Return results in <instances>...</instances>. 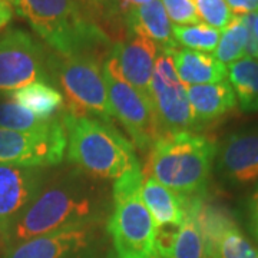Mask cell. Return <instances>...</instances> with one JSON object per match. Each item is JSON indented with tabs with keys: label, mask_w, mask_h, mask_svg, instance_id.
Instances as JSON below:
<instances>
[{
	"label": "cell",
	"mask_w": 258,
	"mask_h": 258,
	"mask_svg": "<svg viewBox=\"0 0 258 258\" xmlns=\"http://www.w3.org/2000/svg\"><path fill=\"white\" fill-rule=\"evenodd\" d=\"M13 6L10 0H0V30L9 25V22L13 18Z\"/></svg>",
	"instance_id": "obj_31"
},
{
	"label": "cell",
	"mask_w": 258,
	"mask_h": 258,
	"mask_svg": "<svg viewBox=\"0 0 258 258\" xmlns=\"http://www.w3.org/2000/svg\"><path fill=\"white\" fill-rule=\"evenodd\" d=\"M102 74L113 119L119 120L135 147L141 151H149L158 137L162 135L151 99L142 96L122 78L118 63L111 53L102 66Z\"/></svg>",
	"instance_id": "obj_7"
},
{
	"label": "cell",
	"mask_w": 258,
	"mask_h": 258,
	"mask_svg": "<svg viewBox=\"0 0 258 258\" xmlns=\"http://www.w3.org/2000/svg\"><path fill=\"white\" fill-rule=\"evenodd\" d=\"M9 99L45 120L56 118L64 108V96L52 83L47 82L30 83L10 93Z\"/></svg>",
	"instance_id": "obj_19"
},
{
	"label": "cell",
	"mask_w": 258,
	"mask_h": 258,
	"mask_svg": "<svg viewBox=\"0 0 258 258\" xmlns=\"http://www.w3.org/2000/svg\"><path fill=\"white\" fill-rule=\"evenodd\" d=\"M174 64L185 86L207 85L227 79V66L211 53L181 49L174 52Z\"/></svg>",
	"instance_id": "obj_18"
},
{
	"label": "cell",
	"mask_w": 258,
	"mask_h": 258,
	"mask_svg": "<svg viewBox=\"0 0 258 258\" xmlns=\"http://www.w3.org/2000/svg\"><path fill=\"white\" fill-rule=\"evenodd\" d=\"M200 20L222 32L234 19L225 0H194Z\"/></svg>",
	"instance_id": "obj_26"
},
{
	"label": "cell",
	"mask_w": 258,
	"mask_h": 258,
	"mask_svg": "<svg viewBox=\"0 0 258 258\" xmlns=\"http://www.w3.org/2000/svg\"><path fill=\"white\" fill-rule=\"evenodd\" d=\"M249 218H251V227L258 238V188L254 191L251 201H249Z\"/></svg>",
	"instance_id": "obj_30"
},
{
	"label": "cell",
	"mask_w": 258,
	"mask_h": 258,
	"mask_svg": "<svg viewBox=\"0 0 258 258\" xmlns=\"http://www.w3.org/2000/svg\"><path fill=\"white\" fill-rule=\"evenodd\" d=\"M125 26L128 32L151 39L161 50H176L178 47L172 33V23L161 0H152L129 10L125 15Z\"/></svg>",
	"instance_id": "obj_15"
},
{
	"label": "cell",
	"mask_w": 258,
	"mask_h": 258,
	"mask_svg": "<svg viewBox=\"0 0 258 258\" xmlns=\"http://www.w3.org/2000/svg\"><path fill=\"white\" fill-rule=\"evenodd\" d=\"M142 200L154 218L155 227L182 225L188 200L171 191L147 174H144L142 181Z\"/></svg>",
	"instance_id": "obj_17"
},
{
	"label": "cell",
	"mask_w": 258,
	"mask_h": 258,
	"mask_svg": "<svg viewBox=\"0 0 258 258\" xmlns=\"http://www.w3.org/2000/svg\"><path fill=\"white\" fill-rule=\"evenodd\" d=\"M149 2H152V0H101L98 3H106L108 8H111L116 13H122L123 18H125V15L128 13L129 10L142 6V5H147Z\"/></svg>",
	"instance_id": "obj_29"
},
{
	"label": "cell",
	"mask_w": 258,
	"mask_h": 258,
	"mask_svg": "<svg viewBox=\"0 0 258 258\" xmlns=\"http://www.w3.org/2000/svg\"><path fill=\"white\" fill-rule=\"evenodd\" d=\"M52 119L37 118L28 109L22 108L12 99L0 102V128L9 131H36L46 128Z\"/></svg>",
	"instance_id": "obj_24"
},
{
	"label": "cell",
	"mask_w": 258,
	"mask_h": 258,
	"mask_svg": "<svg viewBox=\"0 0 258 258\" xmlns=\"http://www.w3.org/2000/svg\"><path fill=\"white\" fill-rule=\"evenodd\" d=\"M172 26H186L203 23L194 0H161Z\"/></svg>",
	"instance_id": "obj_27"
},
{
	"label": "cell",
	"mask_w": 258,
	"mask_h": 258,
	"mask_svg": "<svg viewBox=\"0 0 258 258\" xmlns=\"http://www.w3.org/2000/svg\"><path fill=\"white\" fill-rule=\"evenodd\" d=\"M217 151L208 137L191 131L166 132L149 148L142 172L185 200L204 197Z\"/></svg>",
	"instance_id": "obj_3"
},
{
	"label": "cell",
	"mask_w": 258,
	"mask_h": 258,
	"mask_svg": "<svg viewBox=\"0 0 258 258\" xmlns=\"http://www.w3.org/2000/svg\"><path fill=\"white\" fill-rule=\"evenodd\" d=\"M204 197L191 198L186 204L185 220L178 231L169 258H208L198 210Z\"/></svg>",
	"instance_id": "obj_20"
},
{
	"label": "cell",
	"mask_w": 258,
	"mask_h": 258,
	"mask_svg": "<svg viewBox=\"0 0 258 258\" xmlns=\"http://www.w3.org/2000/svg\"><path fill=\"white\" fill-rule=\"evenodd\" d=\"M10 3L57 55L98 59L111 46L109 36L92 20L82 0H10Z\"/></svg>",
	"instance_id": "obj_2"
},
{
	"label": "cell",
	"mask_w": 258,
	"mask_h": 258,
	"mask_svg": "<svg viewBox=\"0 0 258 258\" xmlns=\"http://www.w3.org/2000/svg\"><path fill=\"white\" fill-rule=\"evenodd\" d=\"M217 155L218 171L224 178L237 184L258 179V128L230 135Z\"/></svg>",
	"instance_id": "obj_14"
},
{
	"label": "cell",
	"mask_w": 258,
	"mask_h": 258,
	"mask_svg": "<svg viewBox=\"0 0 258 258\" xmlns=\"http://www.w3.org/2000/svg\"><path fill=\"white\" fill-rule=\"evenodd\" d=\"M186 95L197 126L220 119L238 105L234 89L227 79L221 82L188 86Z\"/></svg>",
	"instance_id": "obj_16"
},
{
	"label": "cell",
	"mask_w": 258,
	"mask_h": 258,
	"mask_svg": "<svg viewBox=\"0 0 258 258\" xmlns=\"http://www.w3.org/2000/svg\"><path fill=\"white\" fill-rule=\"evenodd\" d=\"M237 103L244 112L258 111V59L244 56L227 66Z\"/></svg>",
	"instance_id": "obj_21"
},
{
	"label": "cell",
	"mask_w": 258,
	"mask_h": 258,
	"mask_svg": "<svg viewBox=\"0 0 258 258\" xmlns=\"http://www.w3.org/2000/svg\"><path fill=\"white\" fill-rule=\"evenodd\" d=\"M99 225V224H98ZM98 225L74 227L9 245L3 258H86L96 244Z\"/></svg>",
	"instance_id": "obj_11"
},
{
	"label": "cell",
	"mask_w": 258,
	"mask_h": 258,
	"mask_svg": "<svg viewBox=\"0 0 258 258\" xmlns=\"http://www.w3.org/2000/svg\"><path fill=\"white\" fill-rule=\"evenodd\" d=\"M158 53L159 47L151 39L134 32H128L126 37L111 50L122 78L148 99H151L149 85Z\"/></svg>",
	"instance_id": "obj_13"
},
{
	"label": "cell",
	"mask_w": 258,
	"mask_h": 258,
	"mask_svg": "<svg viewBox=\"0 0 258 258\" xmlns=\"http://www.w3.org/2000/svg\"><path fill=\"white\" fill-rule=\"evenodd\" d=\"M35 82H53L43 46L22 29L0 33V93L9 96Z\"/></svg>",
	"instance_id": "obj_8"
},
{
	"label": "cell",
	"mask_w": 258,
	"mask_h": 258,
	"mask_svg": "<svg viewBox=\"0 0 258 258\" xmlns=\"http://www.w3.org/2000/svg\"><path fill=\"white\" fill-rule=\"evenodd\" d=\"M252 35H254L258 43V12L252 15Z\"/></svg>",
	"instance_id": "obj_32"
},
{
	"label": "cell",
	"mask_w": 258,
	"mask_h": 258,
	"mask_svg": "<svg viewBox=\"0 0 258 258\" xmlns=\"http://www.w3.org/2000/svg\"><path fill=\"white\" fill-rule=\"evenodd\" d=\"M68 137L62 113L46 128L36 131H9L0 128V164L52 168L62 164Z\"/></svg>",
	"instance_id": "obj_9"
},
{
	"label": "cell",
	"mask_w": 258,
	"mask_h": 258,
	"mask_svg": "<svg viewBox=\"0 0 258 258\" xmlns=\"http://www.w3.org/2000/svg\"><path fill=\"white\" fill-rule=\"evenodd\" d=\"M252 32V15L234 16L230 25L224 29L220 36L214 56L224 63H234L245 56V49L248 43L249 35Z\"/></svg>",
	"instance_id": "obj_22"
},
{
	"label": "cell",
	"mask_w": 258,
	"mask_h": 258,
	"mask_svg": "<svg viewBox=\"0 0 258 258\" xmlns=\"http://www.w3.org/2000/svg\"><path fill=\"white\" fill-rule=\"evenodd\" d=\"M141 164L115 179L108 232L116 258H161L155 244V222L142 200Z\"/></svg>",
	"instance_id": "obj_5"
},
{
	"label": "cell",
	"mask_w": 258,
	"mask_h": 258,
	"mask_svg": "<svg viewBox=\"0 0 258 258\" xmlns=\"http://www.w3.org/2000/svg\"><path fill=\"white\" fill-rule=\"evenodd\" d=\"M49 176L45 168L0 164V232L5 235L40 191Z\"/></svg>",
	"instance_id": "obj_12"
},
{
	"label": "cell",
	"mask_w": 258,
	"mask_h": 258,
	"mask_svg": "<svg viewBox=\"0 0 258 258\" xmlns=\"http://www.w3.org/2000/svg\"><path fill=\"white\" fill-rule=\"evenodd\" d=\"M234 16H247L258 12V0H225Z\"/></svg>",
	"instance_id": "obj_28"
},
{
	"label": "cell",
	"mask_w": 258,
	"mask_h": 258,
	"mask_svg": "<svg viewBox=\"0 0 258 258\" xmlns=\"http://www.w3.org/2000/svg\"><path fill=\"white\" fill-rule=\"evenodd\" d=\"M215 258H258V248L245 238L232 221L222 231L217 242Z\"/></svg>",
	"instance_id": "obj_25"
},
{
	"label": "cell",
	"mask_w": 258,
	"mask_h": 258,
	"mask_svg": "<svg viewBox=\"0 0 258 258\" xmlns=\"http://www.w3.org/2000/svg\"><path fill=\"white\" fill-rule=\"evenodd\" d=\"M174 52L159 49L149 85V96L162 134L197 129L186 86L175 71Z\"/></svg>",
	"instance_id": "obj_10"
},
{
	"label": "cell",
	"mask_w": 258,
	"mask_h": 258,
	"mask_svg": "<svg viewBox=\"0 0 258 258\" xmlns=\"http://www.w3.org/2000/svg\"><path fill=\"white\" fill-rule=\"evenodd\" d=\"M109 211V191L103 181L78 168L50 174L35 200L3 235L8 247L55 231L98 225Z\"/></svg>",
	"instance_id": "obj_1"
},
{
	"label": "cell",
	"mask_w": 258,
	"mask_h": 258,
	"mask_svg": "<svg viewBox=\"0 0 258 258\" xmlns=\"http://www.w3.org/2000/svg\"><path fill=\"white\" fill-rule=\"evenodd\" d=\"M68 161L91 178L118 179L139 164L134 145L113 123L62 112Z\"/></svg>",
	"instance_id": "obj_4"
},
{
	"label": "cell",
	"mask_w": 258,
	"mask_h": 258,
	"mask_svg": "<svg viewBox=\"0 0 258 258\" xmlns=\"http://www.w3.org/2000/svg\"><path fill=\"white\" fill-rule=\"evenodd\" d=\"M172 33L178 46L189 50L211 53L217 49L221 32L205 23H195L186 26H172Z\"/></svg>",
	"instance_id": "obj_23"
},
{
	"label": "cell",
	"mask_w": 258,
	"mask_h": 258,
	"mask_svg": "<svg viewBox=\"0 0 258 258\" xmlns=\"http://www.w3.org/2000/svg\"><path fill=\"white\" fill-rule=\"evenodd\" d=\"M52 81L64 93L68 112L78 116H93L113 122L108 89L99 59L91 56H49Z\"/></svg>",
	"instance_id": "obj_6"
}]
</instances>
